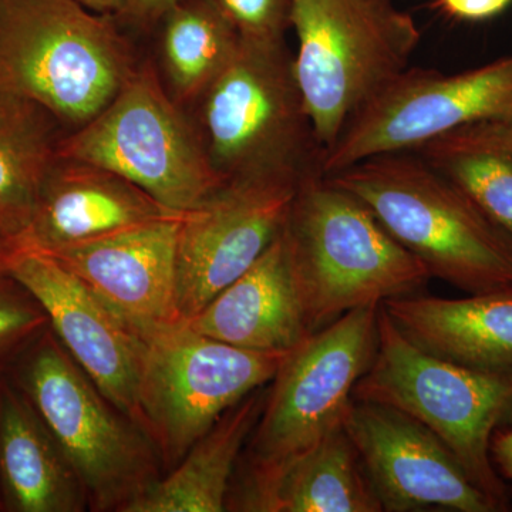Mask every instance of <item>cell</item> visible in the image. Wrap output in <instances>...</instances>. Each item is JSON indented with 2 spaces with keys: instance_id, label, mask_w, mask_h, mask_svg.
<instances>
[{
  "instance_id": "19",
  "label": "cell",
  "mask_w": 512,
  "mask_h": 512,
  "mask_svg": "<svg viewBox=\"0 0 512 512\" xmlns=\"http://www.w3.org/2000/svg\"><path fill=\"white\" fill-rule=\"evenodd\" d=\"M383 311L414 345L458 365L512 370V286L468 298L397 296Z\"/></svg>"
},
{
  "instance_id": "11",
  "label": "cell",
  "mask_w": 512,
  "mask_h": 512,
  "mask_svg": "<svg viewBox=\"0 0 512 512\" xmlns=\"http://www.w3.org/2000/svg\"><path fill=\"white\" fill-rule=\"evenodd\" d=\"M491 120H512V56L467 72L407 67L350 117L325 153L323 175L379 154L413 151L434 138Z\"/></svg>"
},
{
  "instance_id": "24",
  "label": "cell",
  "mask_w": 512,
  "mask_h": 512,
  "mask_svg": "<svg viewBox=\"0 0 512 512\" xmlns=\"http://www.w3.org/2000/svg\"><path fill=\"white\" fill-rule=\"evenodd\" d=\"M345 427H338L282 476L256 512H382Z\"/></svg>"
},
{
  "instance_id": "10",
  "label": "cell",
  "mask_w": 512,
  "mask_h": 512,
  "mask_svg": "<svg viewBox=\"0 0 512 512\" xmlns=\"http://www.w3.org/2000/svg\"><path fill=\"white\" fill-rule=\"evenodd\" d=\"M288 353L237 348L185 322L147 336L138 419L157 448L163 474L232 406L268 386Z\"/></svg>"
},
{
  "instance_id": "8",
  "label": "cell",
  "mask_w": 512,
  "mask_h": 512,
  "mask_svg": "<svg viewBox=\"0 0 512 512\" xmlns=\"http://www.w3.org/2000/svg\"><path fill=\"white\" fill-rule=\"evenodd\" d=\"M291 28L296 79L325 153L355 111L409 67L421 39L392 0H291Z\"/></svg>"
},
{
  "instance_id": "18",
  "label": "cell",
  "mask_w": 512,
  "mask_h": 512,
  "mask_svg": "<svg viewBox=\"0 0 512 512\" xmlns=\"http://www.w3.org/2000/svg\"><path fill=\"white\" fill-rule=\"evenodd\" d=\"M84 511L72 461L25 393L0 376V512Z\"/></svg>"
},
{
  "instance_id": "3",
  "label": "cell",
  "mask_w": 512,
  "mask_h": 512,
  "mask_svg": "<svg viewBox=\"0 0 512 512\" xmlns=\"http://www.w3.org/2000/svg\"><path fill=\"white\" fill-rule=\"evenodd\" d=\"M282 231L311 333L431 279L359 198L320 173L299 181Z\"/></svg>"
},
{
  "instance_id": "20",
  "label": "cell",
  "mask_w": 512,
  "mask_h": 512,
  "mask_svg": "<svg viewBox=\"0 0 512 512\" xmlns=\"http://www.w3.org/2000/svg\"><path fill=\"white\" fill-rule=\"evenodd\" d=\"M268 386L232 406L183 460L151 484L126 512L227 511L229 488L264 409Z\"/></svg>"
},
{
  "instance_id": "16",
  "label": "cell",
  "mask_w": 512,
  "mask_h": 512,
  "mask_svg": "<svg viewBox=\"0 0 512 512\" xmlns=\"http://www.w3.org/2000/svg\"><path fill=\"white\" fill-rule=\"evenodd\" d=\"M180 215L107 168L59 156L16 244L55 251Z\"/></svg>"
},
{
  "instance_id": "7",
  "label": "cell",
  "mask_w": 512,
  "mask_h": 512,
  "mask_svg": "<svg viewBox=\"0 0 512 512\" xmlns=\"http://www.w3.org/2000/svg\"><path fill=\"white\" fill-rule=\"evenodd\" d=\"M353 399L400 410L451 451L470 480L507 510V488L495 473L491 440L512 414V370L458 365L414 345L380 305L377 346Z\"/></svg>"
},
{
  "instance_id": "9",
  "label": "cell",
  "mask_w": 512,
  "mask_h": 512,
  "mask_svg": "<svg viewBox=\"0 0 512 512\" xmlns=\"http://www.w3.org/2000/svg\"><path fill=\"white\" fill-rule=\"evenodd\" d=\"M59 156L107 168L181 214L225 183L191 114L167 92L153 59H141L92 121L64 134Z\"/></svg>"
},
{
  "instance_id": "6",
  "label": "cell",
  "mask_w": 512,
  "mask_h": 512,
  "mask_svg": "<svg viewBox=\"0 0 512 512\" xmlns=\"http://www.w3.org/2000/svg\"><path fill=\"white\" fill-rule=\"evenodd\" d=\"M5 375L25 393L72 461L90 511L126 512L163 476L147 431L101 393L50 326Z\"/></svg>"
},
{
  "instance_id": "1",
  "label": "cell",
  "mask_w": 512,
  "mask_h": 512,
  "mask_svg": "<svg viewBox=\"0 0 512 512\" xmlns=\"http://www.w3.org/2000/svg\"><path fill=\"white\" fill-rule=\"evenodd\" d=\"M379 311L380 305L353 309L285 356L239 458L227 511L256 512L286 471L342 426L375 356Z\"/></svg>"
},
{
  "instance_id": "12",
  "label": "cell",
  "mask_w": 512,
  "mask_h": 512,
  "mask_svg": "<svg viewBox=\"0 0 512 512\" xmlns=\"http://www.w3.org/2000/svg\"><path fill=\"white\" fill-rule=\"evenodd\" d=\"M301 180L225 181L185 212L177 244V305L184 322L237 281L274 242Z\"/></svg>"
},
{
  "instance_id": "25",
  "label": "cell",
  "mask_w": 512,
  "mask_h": 512,
  "mask_svg": "<svg viewBox=\"0 0 512 512\" xmlns=\"http://www.w3.org/2000/svg\"><path fill=\"white\" fill-rule=\"evenodd\" d=\"M47 328L49 319L35 296L12 276H0V376Z\"/></svg>"
},
{
  "instance_id": "23",
  "label": "cell",
  "mask_w": 512,
  "mask_h": 512,
  "mask_svg": "<svg viewBox=\"0 0 512 512\" xmlns=\"http://www.w3.org/2000/svg\"><path fill=\"white\" fill-rule=\"evenodd\" d=\"M153 60L175 103L190 110L237 52V30L207 0H178L157 23Z\"/></svg>"
},
{
  "instance_id": "27",
  "label": "cell",
  "mask_w": 512,
  "mask_h": 512,
  "mask_svg": "<svg viewBox=\"0 0 512 512\" xmlns=\"http://www.w3.org/2000/svg\"><path fill=\"white\" fill-rule=\"evenodd\" d=\"M178 0H131L126 9L117 15L120 25L133 32H153L157 23Z\"/></svg>"
},
{
  "instance_id": "4",
  "label": "cell",
  "mask_w": 512,
  "mask_h": 512,
  "mask_svg": "<svg viewBox=\"0 0 512 512\" xmlns=\"http://www.w3.org/2000/svg\"><path fill=\"white\" fill-rule=\"evenodd\" d=\"M359 198L426 266L471 293L512 286V242L413 151L379 154L325 175Z\"/></svg>"
},
{
  "instance_id": "28",
  "label": "cell",
  "mask_w": 512,
  "mask_h": 512,
  "mask_svg": "<svg viewBox=\"0 0 512 512\" xmlns=\"http://www.w3.org/2000/svg\"><path fill=\"white\" fill-rule=\"evenodd\" d=\"M512 0H434V6L450 18L458 20H485L500 15Z\"/></svg>"
},
{
  "instance_id": "31",
  "label": "cell",
  "mask_w": 512,
  "mask_h": 512,
  "mask_svg": "<svg viewBox=\"0 0 512 512\" xmlns=\"http://www.w3.org/2000/svg\"><path fill=\"white\" fill-rule=\"evenodd\" d=\"M8 245L5 242L0 241V276L6 275L5 272V255Z\"/></svg>"
},
{
  "instance_id": "17",
  "label": "cell",
  "mask_w": 512,
  "mask_h": 512,
  "mask_svg": "<svg viewBox=\"0 0 512 512\" xmlns=\"http://www.w3.org/2000/svg\"><path fill=\"white\" fill-rule=\"evenodd\" d=\"M185 323L208 338L255 352L288 353L312 335L284 231L248 271Z\"/></svg>"
},
{
  "instance_id": "13",
  "label": "cell",
  "mask_w": 512,
  "mask_h": 512,
  "mask_svg": "<svg viewBox=\"0 0 512 512\" xmlns=\"http://www.w3.org/2000/svg\"><path fill=\"white\" fill-rule=\"evenodd\" d=\"M5 272L35 296L63 348L101 393L140 424L143 336L82 279L39 249L8 245Z\"/></svg>"
},
{
  "instance_id": "22",
  "label": "cell",
  "mask_w": 512,
  "mask_h": 512,
  "mask_svg": "<svg viewBox=\"0 0 512 512\" xmlns=\"http://www.w3.org/2000/svg\"><path fill=\"white\" fill-rule=\"evenodd\" d=\"M512 242V120L470 124L413 150Z\"/></svg>"
},
{
  "instance_id": "2",
  "label": "cell",
  "mask_w": 512,
  "mask_h": 512,
  "mask_svg": "<svg viewBox=\"0 0 512 512\" xmlns=\"http://www.w3.org/2000/svg\"><path fill=\"white\" fill-rule=\"evenodd\" d=\"M141 59L116 16L77 0H0V94L35 101L67 133L106 109Z\"/></svg>"
},
{
  "instance_id": "15",
  "label": "cell",
  "mask_w": 512,
  "mask_h": 512,
  "mask_svg": "<svg viewBox=\"0 0 512 512\" xmlns=\"http://www.w3.org/2000/svg\"><path fill=\"white\" fill-rule=\"evenodd\" d=\"M183 217L42 252L82 279L146 339L184 322L177 305V244Z\"/></svg>"
},
{
  "instance_id": "14",
  "label": "cell",
  "mask_w": 512,
  "mask_h": 512,
  "mask_svg": "<svg viewBox=\"0 0 512 512\" xmlns=\"http://www.w3.org/2000/svg\"><path fill=\"white\" fill-rule=\"evenodd\" d=\"M343 427L383 511H503L427 427L400 410L353 399Z\"/></svg>"
},
{
  "instance_id": "21",
  "label": "cell",
  "mask_w": 512,
  "mask_h": 512,
  "mask_svg": "<svg viewBox=\"0 0 512 512\" xmlns=\"http://www.w3.org/2000/svg\"><path fill=\"white\" fill-rule=\"evenodd\" d=\"M66 133L35 101L0 94V241L6 245L28 231Z\"/></svg>"
},
{
  "instance_id": "30",
  "label": "cell",
  "mask_w": 512,
  "mask_h": 512,
  "mask_svg": "<svg viewBox=\"0 0 512 512\" xmlns=\"http://www.w3.org/2000/svg\"><path fill=\"white\" fill-rule=\"evenodd\" d=\"M77 2L93 12L117 16L127 8L131 0H77Z\"/></svg>"
},
{
  "instance_id": "29",
  "label": "cell",
  "mask_w": 512,
  "mask_h": 512,
  "mask_svg": "<svg viewBox=\"0 0 512 512\" xmlns=\"http://www.w3.org/2000/svg\"><path fill=\"white\" fill-rule=\"evenodd\" d=\"M491 458L512 483V429L495 431L491 440Z\"/></svg>"
},
{
  "instance_id": "5",
  "label": "cell",
  "mask_w": 512,
  "mask_h": 512,
  "mask_svg": "<svg viewBox=\"0 0 512 512\" xmlns=\"http://www.w3.org/2000/svg\"><path fill=\"white\" fill-rule=\"evenodd\" d=\"M188 113L225 181L323 174L325 150L286 40L241 39L231 62Z\"/></svg>"
},
{
  "instance_id": "26",
  "label": "cell",
  "mask_w": 512,
  "mask_h": 512,
  "mask_svg": "<svg viewBox=\"0 0 512 512\" xmlns=\"http://www.w3.org/2000/svg\"><path fill=\"white\" fill-rule=\"evenodd\" d=\"M234 26L241 39L286 40L291 0H207Z\"/></svg>"
}]
</instances>
